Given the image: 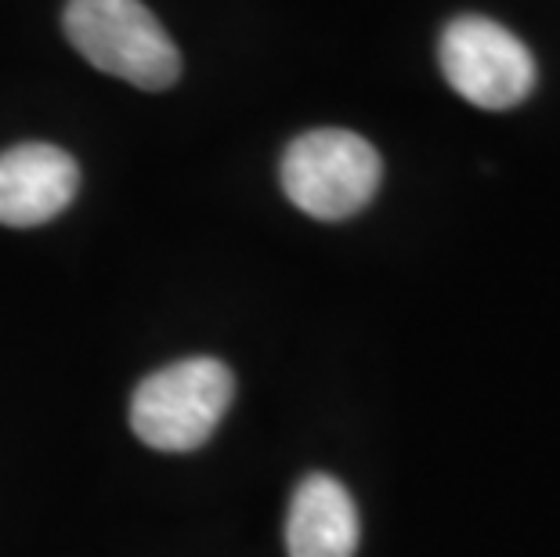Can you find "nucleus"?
Wrapping results in <instances>:
<instances>
[{"instance_id": "nucleus-1", "label": "nucleus", "mask_w": 560, "mask_h": 557, "mask_svg": "<svg viewBox=\"0 0 560 557\" xmlns=\"http://www.w3.org/2000/svg\"><path fill=\"white\" fill-rule=\"evenodd\" d=\"M235 398V376L221 359L171 362L149 373L130 398V428L149 449L192 453L207 445Z\"/></svg>"}, {"instance_id": "nucleus-2", "label": "nucleus", "mask_w": 560, "mask_h": 557, "mask_svg": "<svg viewBox=\"0 0 560 557\" xmlns=\"http://www.w3.org/2000/svg\"><path fill=\"white\" fill-rule=\"evenodd\" d=\"M62 26L94 69L141 91L174 88L182 77V55L171 33L141 0H69Z\"/></svg>"}, {"instance_id": "nucleus-3", "label": "nucleus", "mask_w": 560, "mask_h": 557, "mask_svg": "<svg viewBox=\"0 0 560 557\" xmlns=\"http://www.w3.org/2000/svg\"><path fill=\"white\" fill-rule=\"evenodd\" d=\"M279 174L296 210L318 221H343L373 204L384 163L354 130L318 127L290 141Z\"/></svg>"}, {"instance_id": "nucleus-4", "label": "nucleus", "mask_w": 560, "mask_h": 557, "mask_svg": "<svg viewBox=\"0 0 560 557\" xmlns=\"http://www.w3.org/2000/svg\"><path fill=\"white\" fill-rule=\"evenodd\" d=\"M448 88L488 113L514 109L535 88V58L514 33L485 15L452 19L438 44Z\"/></svg>"}, {"instance_id": "nucleus-5", "label": "nucleus", "mask_w": 560, "mask_h": 557, "mask_svg": "<svg viewBox=\"0 0 560 557\" xmlns=\"http://www.w3.org/2000/svg\"><path fill=\"white\" fill-rule=\"evenodd\" d=\"M80 193V167L66 149L26 141L0 152V224L37 229L58 218Z\"/></svg>"}, {"instance_id": "nucleus-6", "label": "nucleus", "mask_w": 560, "mask_h": 557, "mask_svg": "<svg viewBox=\"0 0 560 557\" xmlns=\"http://www.w3.org/2000/svg\"><path fill=\"white\" fill-rule=\"evenodd\" d=\"M290 557H354L359 550V507L332 474H307L296 485L285 514Z\"/></svg>"}]
</instances>
